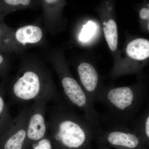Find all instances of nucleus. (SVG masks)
I'll return each mask as SVG.
<instances>
[{
  "label": "nucleus",
  "instance_id": "f257e3e1",
  "mask_svg": "<svg viewBox=\"0 0 149 149\" xmlns=\"http://www.w3.org/2000/svg\"><path fill=\"white\" fill-rule=\"evenodd\" d=\"M46 113L47 137L53 149H80L96 128L90 121L69 105L54 104Z\"/></svg>",
  "mask_w": 149,
  "mask_h": 149
},
{
  "label": "nucleus",
  "instance_id": "ddd939ff",
  "mask_svg": "<svg viewBox=\"0 0 149 149\" xmlns=\"http://www.w3.org/2000/svg\"><path fill=\"white\" fill-rule=\"evenodd\" d=\"M63 0H40L46 18L53 17L58 14L63 5Z\"/></svg>",
  "mask_w": 149,
  "mask_h": 149
},
{
  "label": "nucleus",
  "instance_id": "6e6552de",
  "mask_svg": "<svg viewBox=\"0 0 149 149\" xmlns=\"http://www.w3.org/2000/svg\"><path fill=\"white\" fill-rule=\"evenodd\" d=\"M43 36L42 29L34 25H25L19 27L14 33V38L17 42L24 46L40 42Z\"/></svg>",
  "mask_w": 149,
  "mask_h": 149
},
{
  "label": "nucleus",
  "instance_id": "6ab92c4d",
  "mask_svg": "<svg viewBox=\"0 0 149 149\" xmlns=\"http://www.w3.org/2000/svg\"><path fill=\"white\" fill-rule=\"evenodd\" d=\"M6 104L4 100L1 96L0 95V116L2 114H4L6 111Z\"/></svg>",
  "mask_w": 149,
  "mask_h": 149
},
{
  "label": "nucleus",
  "instance_id": "7ed1b4c3",
  "mask_svg": "<svg viewBox=\"0 0 149 149\" xmlns=\"http://www.w3.org/2000/svg\"><path fill=\"white\" fill-rule=\"evenodd\" d=\"M147 94L140 85L102 88L97 101L105 107L104 120L128 125L143 104Z\"/></svg>",
  "mask_w": 149,
  "mask_h": 149
},
{
  "label": "nucleus",
  "instance_id": "9b49d317",
  "mask_svg": "<svg viewBox=\"0 0 149 149\" xmlns=\"http://www.w3.org/2000/svg\"><path fill=\"white\" fill-rule=\"evenodd\" d=\"M104 32L110 49L114 52L117 49L118 42L117 25L116 22L111 19L105 22Z\"/></svg>",
  "mask_w": 149,
  "mask_h": 149
},
{
  "label": "nucleus",
  "instance_id": "f03ea898",
  "mask_svg": "<svg viewBox=\"0 0 149 149\" xmlns=\"http://www.w3.org/2000/svg\"><path fill=\"white\" fill-rule=\"evenodd\" d=\"M10 94L13 104L24 105L40 100L62 103L61 96L47 71L37 65L22 67L11 86Z\"/></svg>",
  "mask_w": 149,
  "mask_h": 149
},
{
  "label": "nucleus",
  "instance_id": "dca6fc26",
  "mask_svg": "<svg viewBox=\"0 0 149 149\" xmlns=\"http://www.w3.org/2000/svg\"><path fill=\"white\" fill-rule=\"evenodd\" d=\"M32 148V149H53L51 140L47 136L34 144Z\"/></svg>",
  "mask_w": 149,
  "mask_h": 149
},
{
  "label": "nucleus",
  "instance_id": "2eb2a0df",
  "mask_svg": "<svg viewBox=\"0 0 149 149\" xmlns=\"http://www.w3.org/2000/svg\"><path fill=\"white\" fill-rule=\"evenodd\" d=\"M95 29V24L92 22H89L82 29L80 36V40L83 42H87L94 34Z\"/></svg>",
  "mask_w": 149,
  "mask_h": 149
},
{
  "label": "nucleus",
  "instance_id": "39448f33",
  "mask_svg": "<svg viewBox=\"0 0 149 149\" xmlns=\"http://www.w3.org/2000/svg\"><path fill=\"white\" fill-rule=\"evenodd\" d=\"M32 104H24L0 141V149H24Z\"/></svg>",
  "mask_w": 149,
  "mask_h": 149
},
{
  "label": "nucleus",
  "instance_id": "a211bd4d",
  "mask_svg": "<svg viewBox=\"0 0 149 149\" xmlns=\"http://www.w3.org/2000/svg\"><path fill=\"white\" fill-rule=\"evenodd\" d=\"M4 52L0 51V69L5 67L6 64L7 60L6 56L4 55Z\"/></svg>",
  "mask_w": 149,
  "mask_h": 149
},
{
  "label": "nucleus",
  "instance_id": "f8f14e48",
  "mask_svg": "<svg viewBox=\"0 0 149 149\" xmlns=\"http://www.w3.org/2000/svg\"><path fill=\"white\" fill-rule=\"evenodd\" d=\"M133 131L138 135H141L142 137L146 139L149 138V109L148 107L133 123Z\"/></svg>",
  "mask_w": 149,
  "mask_h": 149
},
{
  "label": "nucleus",
  "instance_id": "f3484780",
  "mask_svg": "<svg viewBox=\"0 0 149 149\" xmlns=\"http://www.w3.org/2000/svg\"><path fill=\"white\" fill-rule=\"evenodd\" d=\"M140 17L143 19H149V10L147 8H143L140 12Z\"/></svg>",
  "mask_w": 149,
  "mask_h": 149
},
{
  "label": "nucleus",
  "instance_id": "4468645a",
  "mask_svg": "<svg viewBox=\"0 0 149 149\" xmlns=\"http://www.w3.org/2000/svg\"><path fill=\"white\" fill-rule=\"evenodd\" d=\"M10 32L8 27L0 20V51L6 52L8 48V40L10 38Z\"/></svg>",
  "mask_w": 149,
  "mask_h": 149
},
{
  "label": "nucleus",
  "instance_id": "423d86ee",
  "mask_svg": "<svg viewBox=\"0 0 149 149\" xmlns=\"http://www.w3.org/2000/svg\"><path fill=\"white\" fill-rule=\"evenodd\" d=\"M49 102L40 100L32 104L29 116L24 149H29L34 144L47 136V125L46 113Z\"/></svg>",
  "mask_w": 149,
  "mask_h": 149
},
{
  "label": "nucleus",
  "instance_id": "0eeeda50",
  "mask_svg": "<svg viewBox=\"0 0 149 149\" xmlns=\"http://www.w3.org/2000/svg\"><path fill=\"white\" fill-rule=\"evenodd\" d=\"M77 70L81 87L94 103L102 88L100 85L97 71L93 65L88 62L81 63Z\"/></svg>",
  "mask_w": 149,
  "mask_h": 149
},
{
  "label": "nucleus",
  "instance_id": "9d476101",
  "mask_svg": "<svg viewBox=\"0 0 149 149\" xmlns=\"http://www.w3.org/2000/svg\"><path fill=\"white\" fill-rule=\"evenodd\" d=\"M128 56L134 60L141 61L149 56V42L146 39L139 38L130 42L126 48Z\"/></svg>",
  "mask_w": 149,
  "mask_h": 149
},
{
  "label": "nucleus",
  "instance_id": "20e7f679",
  "mask_svg": "<svg viewBox=\"0 0 149 149\" xmlns=\"http://www.w3.org/2000/svg\"><path fill=\"white\" fill-rule=\"evenodd\" d=\"M128 125L102 119L96 131L105 134L108 143L114 146L125 149H137L140 148L141 140Z\"/></svg>",
  "mask_w": 149,
  "mask_h": 149
},
{
  "label": "nucleus",
  "instance_id": "1a4fd4ad",
  "mask_svg": "<svg viewBox=\"0 0 149 149\" xmlns=\"http://www.w3.org/2000/svg\"><path fill=\"white\" fill-rule=\"evenodd\" d=\"M40 6V0H0V20L8 14L18 10L35 8Z\"/></svg>",
  "mask_w": 149,
  "mask_h": 149
}]
</instances>
